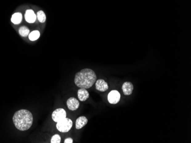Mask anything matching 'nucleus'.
<instances>
[{
    "instance_id": "nucleus-15",
    "label": "nucleus",
    "mask_w": 191,
    "mask_h": 143,
    "mask_svg": "<svg viewBox=\"0 0 191 143\" xmlns=\"http://www.w3.org/2000/svg\"><path fill=\"white\" fill-rule=\"evenodd\" d=\"M18 32H19V34H20V35L22 36V37H26L29 36V33H30L29 29L27 27H26V26H22V27H21L20 28V29H19Z\"/></svg>"
},
{
    "instance_id": "nucleus-8",
    "label": "nucleus",
    "mask_w": 191,
    "mask_h": 143,
    "mask_svg": "<svg viewBox=\"0 0 191 143\" xmlns=\"http://www.w3.org/2000/svg\"><path fill=\"white\" fill-rule=\"evenodd\" d=\"M122 90H123L124 94L125 95H131L133 90V84L129 82H126L124 83L123 86H122Z\"/></svg>"
},
{
    "instance_id": "nucleus-1",
    "label": "nucleus",
    "mask_w": 191,
    "mask_h": 143,
    "mask_svg": "<svg viewBox=\"0 0 191 143\" xmlns=\"http://www.w3.org/2000/svg\"><path fill=\"white\" fill-rule=\"evenodd\" d=\"M97 76L95 72L90 68H84L76 73L75 83L78 87L89 88L96 83Z\"/></svg>"
},
{
    "instance_id": "nucleus-16",
    "label": "nucleus",
    "mask_w": 191,
    "mask_h": 143,
    "mask_svg": "<svg viewBox=\"0 0 191 143\" xmlns=\"http://www.w3.org/2000/svg\"><path fill=\"white\" fill-rule=\"evenodd\" d=\"M61 142V137L59 135H55L53 136L51 139V143H60Z\"/></svg>"
},
{
    "instance_id": "nucleus-3",
    "label": "nucleus",
    "mask_w": 191,
    "mask_h": 143,
    "mask_svg": "<svg viewBox=\"0 0 191 143\" xmlns=\"http://www.w3.org/2000/svg\"><path fill=\"white\" fill-rule=\"evenodd\" d=\"M73 126L72 120L69 118H64L58 122L56 124V128L61 132H68L71 130Z\"/></svg>"
},
{
    "instance_id": "nucleus-7",
    "label": "nucleus",
    "mask_w": 191,
    "mask_h": 143,
    "mask_svg": "<svg viewBox=\"0 0 191 143\" xmlns=\"http://www.w3.org/2000/svg\"><path fill=\"white\" fill-rule=\"evenodd\" d=\"M96 82V88L97 90L101 92H105L108 90V84L104 80L99 79Z\"/></svg>"
},
{
    "instance_id": "nucleus-17",
    "label": "nucleus",
    "mask_w": 191,
    "mask_h": 143,
    "mask_svg": "<svg viewBox=\"0 0 191 143\" xmlns=\"http://www.w3.org/2000/svg\"><path fill=\"white\" fill-rule=\"evenodd\" d=\"M73 141V140L71 138H67L65 140L64 143H72Z\"/></svg>"
},
{
    "instance_id": "nucleus-13",
    "label": "nucleus",
    "mask_w": 191,
    "mask_h": 143,
    "mask_svg": "<svg viewBox=\"0 0 191 143\" xmlns=\"http://www.w3.org/2000/svg\"><path fill=\"white\" fill-rule=\"evenodd\" d=\"M40 36V33L39 31L34 30L29 34V39L32 41H34L38 40Z\"/></svg>"
},
{
    "instance_id": "nucleus-9",
    "label": "nucleus",
    "mask_w": 191,
    "mask_h": 143,
    "mask_svg": "<svg viewBox=\"0 0 191 143\" xmlns=\"http://www.w3.org/2000/svg\"><path fill=\"white\" fill-rule=\"evenodd\" d=\"M36 15L34 11L31 9H29L26 11L25 14V20L29 23H34L36 20Z\"/></svg>"
},
{
    "instance_id": "nucleus-6",
    "label": "nucleus",
    "mask_w": 191,
    "mask_h": 143,
    "mask_svg": "<svg viewBox=\"0 0 191 143\" xmlns=\"http://www.w3.org/2000/svg\"><path fill=\"white\" fill-rule=\"evenodd\" d=\"M67 104L69 110L71 111H75L79 107L80 103L75 98H70L67 102Z\"/></svg>"
},
{
    "instance_id": "nucleus-11",
    "label": "nucleus",
    "mask_w": 191,
    "mask_h": 143,
    "mask_svg": "<svg viewBox=\"0 0 191 143\" xmlns=\"http://www.w3.org/2000/svg\"><path fill=\"white\" fill-rule=\"evenodd\" d=\"M88 123V119L85 116H80L77 118L76 122V128L80 129L83 128Z\"/></svg>"
},
{
    "instance_id": "nucleus-12",
    "label": "nucleus",
    "mask_w": 191,
    "mask_h": 143,
    "mask_svg": "<svg viewBox=\"0 0 191 143\" xmlns=\"http://www.w3.org/2000/svg\"><path fill=\"white\" fill-rule=\"evenodd\" d=\"M22 16L21 13H16L12 15L11 21H12V23H13L14 24H16V25L19 24L22 21Z\"/></svg>"
},
{
    "instance_id": "nucleus-4",
    "label": "nucleus",
    "mask_w": 191,
    "mask_h": 143,
    "mask_svg": "<svg viewBox=\"0 0 191 143\" xmlns=\"http://www.w3.org/2000/svg\"><path fill=\"white\" fill-rule=\"evenodd\" d=\"M52 119L57 123L61 120L67 118L66 111L63 108H57L52 113Z\"/></svg>"
},
{
    "instance_id": "nucleus-14",
    "label": "nucleus",
    "mask_w": 191,
    "mask_h": 143,
    "mask_svg": "<svg viewBox=\"0 0 191 143\" xmlns=\"http://www.w3.org/2000/svg\"><path fill=\"white\" fill-rule=\"evenodd\" d=\"M37 19L41 23H44L47 20L46 15H45V13L42 10H40V11L37 12Z\"/></svg>"
},
{
    "instance_id": "nucleus-2",
    "label": "nucleus",
    "mask_w": 191,
    "mask_h": 143,
    "mask_svg": "<svg viewBox=\"0 0 191 143\" xmlns=\"http://www.w3.org/2000/svg\"><path fill=\"white\" fill-rule=\"evenodd\" d=\"M16 127L20 131H26L31 127L33 124L32 113L26 110H21L16 112L13 118Z\"/></svg>"
},
{
    "instance_id": "nucleus-10",
    "label": "nucleus",
    "mask_w": 191,
    "mask_h": 143,
    "mask_svg": "<svg viewBox=\"0 0 191 143\" xmlns=\"http://www.w3.org/2000/svg\"><path fill=\"white\" fill-rule=\"evenodd\" d=\"M78 98L81 102H84L88 99L89 96V94L85 88H81L77 92Z\"/></svg>"
},
{
    "instance_id": "nucleus-5",
    "label": "nucleus",
    "mask_w": 191,
    "mask_h": 143,
    "mask_svg": "<svg viewBox=\"0 0 191 143\" xmlns=\"http://www.w3.org/2000/svg\"><path fill=\"white\" fill-rule=\"evenodd\" d=\"M121 95L119 92L117 90H112L108 94V100L109 103L116 104L119 102Z\"/></svg>"
}]
</instances>
